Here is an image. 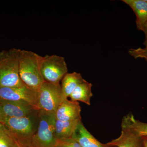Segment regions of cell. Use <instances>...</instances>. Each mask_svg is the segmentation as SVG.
Returning a JSON list of instances; mask_svg holds the SVG:
<instances>
[{"instance_id": "44dd1931", "label": "cell", "mask_w": 147, "mask_h": 147, "mask_svg": "<svg viewBox=\"0 0 147 147\" xmlns=\"http://www.w3.org/2000/svg\"><path fill=\"white\" fill-rule=\"evenodd\" d=\"M142 137V144L143 147H147V136Z\"/></svg>"}, {"instance_id": "ffe728a7", "label": "cell", "mask_w": 147, "mask_h": 147, "mask_svg": "<svg viewBox=\"0 0 147 147\" xmlns=\"http://www.w3.org/2000/svg\"><path fill=\"white\" fill-rule=\"evenodd\" d=\"M6 117L4 114L1 105L0 104V123L4 124L5 122Z\"/></svg>"}, {"instance_id": "7a4b0ae2", "label": "cell", "mask_w": 147, "mask_h": 147, "mask_svg": "<svg viewBox=\"0 0 147 147\" xmlns=\"http://www.w3.org/2000/svg\"><path fill=\"white\" fill-rule=\"evenodd\" d=\"M19 51L12 48L0 52V88L25 86L19 76Z\"/></svg>"}, {"instance_id": "6da1fadb", "label": "cell", "mask_w": 147, "mask_h": 147, "mask_svg": "<svg viewBox=\"0 0 147 147\" xmlns=\"http://www.w3.org/2000/svg\"><path fill=\"white\" fill-rule=\"evenodd\" d=\"M41 56L31 51L19 49V76L27 87L38 92L45 82L40 69Z\"/></svg>"}, {"instance_id": "5b68a950", "label": "cell", "mask_w": 147, "mask_h": 147, "mask_svg": "<svg viewBox=\"0 0 147 147\" xmlns=\"http://www.w3.org/2000/svg\"><path fill=\"white\" fill-rule=\"evenodd\" d=\"M40 69L45 82L60 84V82L68 73V68L65 58L58 55L41 56Z\"/></svg>"}, {"instance_id": "30bf717a", "label": "cell", "mask_w": 147, "mask_h": 147, "mask_svg": "<svg viewBox=\"0 0 147 147\" xmlns=\"http://www.w3.org/2000/svg\"><path fill=\"white\" fill-rule=\"evenodd\" d=\"M81 113V108L79 102L67 99L59 105L55 115L56 119L67 121L82 119Z\"/></svg>"}, {"instance_id": "ba28073f", "label": "cell", "mask_w": 147, "mask_h": 147, "mask_svg": "<svg viewBox=\"0 0 147 147\" xmlns=\"http://www.w3.org/2000/svg\"><path fill=\"white\" fill-rule=\"evenodd\" d=\"M0 99L27 102L36 109L37 92L32 90L26 85L21 87L0 88Z\"/></svg>"}, {"instance_id": "9c48e42d", "label": "cell", "mask_w": 147, "mask_h": 147, "mask_svg": "<svg viewBox=\"0 0 147 147\" xmlns=\"http://www.w3.org/2000/svg\"><path fill=\"white\" fill-rule=\"evenodd\" d=\"M0 104L6 117H24L30 115L38 111L34 106L22 101L0 99Z\"/></svg>"}, {"instance_id": "8fae6325", "label": "cell", "mask_w": 147, "mask_h": 147, "mask_svg": "<svg viewBox=\"0 0 147 147\" xmlns=\"http://www.w3.org/2000/svg\"><path fill=\"white\" fill-rule=\"evenodd\" d=\"M82 147H112L101 144L84 126L82 121L79 123L72 135Z\"/></svg>"}, {"instance_id": "277c9868", "label": "cell", "mask_w": 147, "mask_h": 147, "mask_svg": "<svg viewBox=\"0 0 147 147\" xmlns=\"http://www.w3.org/2000/svg\"><path fill=\"white\" fill-rule=\"evenodd\" d=\"M38 116V127L32 139L30 147H56L55 113L40 110Z\"/></svg>"}, {"instance_id": "5bb4252c", "label": "cell", "mask_w": 147, "mask_h": 147, "mask_svg": "<svg viewBox=\"0 0 147 147\" xmlns=\"http://www.w3.org/2000/svg\"><path fill=\"white\" fill-rule=\"evenodd\" d=\"M92 84L84 79L79 84L69 97L74 101H80L87 105H90L91 98L93 96L92 92Z\"/></svg>"}, {"instance_id": "ac0fdd59", "label": "cell", "mask_w": 147, "mask_h": 147, "mask_svg": "<svg viewBox=\"0 0 147 147\" xmlns=\"http://www.w3.org/2000/svg\"><path fill=\"white\" fill-rule=\"evenodd\" d=\"M145 47H138L136 49L131 48L128 50V53L131 57L135 59H144L147 61V40H145L144 42Z\"/></svg>"}, {"instance_id": "603a6c76", "label": "cell", "mask_w": 147, "mask_h": 147, "mask_svg": "<svg viewBox=\"0 0 147 147\" xmlns=\"http://www.w3.org/2000/svg\"><path fill=\"white\" fill-rule=\"evenodd\" d=\"M146 1H147V0H146Z\"/></svg>"}, {"instance_id": "e0dca14e", "label": "cell", "mask_w": 147, "mask_h": 147, "mask_svg": "<svg viewBox=\"0 0 147 147\" xmlns=\"http://www.w3.org/2000/svg\"><path fill=\"white\" fill-rule=\"evenodd\" d=\"M127 116L133 129L141 137L147 136V123L136 119L131 113H129Z\"/></svg>"}, {"instance_id": "9a60e30c", "label": "cell", "mask_w": 147, "mask_h": 147, "mask_svg": "<svg viewBox=\"0 0 147 147\" xmlns=\"http://www.w3.org/2000/svg\"><path fill=\"white\" fill-rule=\"evenodd\" d=\"M82 119L63 121L56 120L55 136L57 140L72 137L76 127Z\"/></svg>"}, {"instance_id": "7402d4cb", "label": "cell", "mask_w": 147, "mask_h": 147, "mask_svg": "<svg viewBox=\"0 0 147 147\" xmlns=\"http://www.w3.org/2000/svg\"><path fill=\"white\" fill-rule=\"evenodd\" d=\"M142 31L144 32L145 36V40H147V21L146 24H145Z\"/></svg>"}, {"instance_id": "3957f363", "label": "cell", "mask_w": 147, "mask_h": 147, "mask_svg": "<svg viewBox=\"0 0 147 147\" xmlns=\"http://www.w3.org/2000/svg\"><path fill=\"white\" fill-rule=\"evenodd\" d=\"M39 123L38 110L30 115L21 118L6 117L3 124L23 147H30L32 139Z\"/></svg>"}, {"instance_id": "d6986e66", "label": "cell", "mask_w": 147, "mask_h": 147, "mask_svg": "<svg viewBox=\"0 0 147 147\" xmlns=\"http://www.w3.org/2000/svg\"><path fill=\"white\" fill-rule=\"evenodd\" d=\"M56 147H82L72 137L57 139Z\"/></svg>"}, {"instance_id": "52a82bcc", "label": "cell", "mask_w": 147, "mask_h": 147, "mask_svg": "<svg viewBox=\"0 0 147 147\" xmlns=\"http://www.w3.org/2000/svg\"><path fill=\"white\" fill-rule=\"evenodd\" d=\"M121 135L105 144L110 147H143L142 137L131 127L127 115L122 120Z\"/></svg>"}, {"instance_id": "7c38bea8", "label": "cell", "mask_w": 147, "mask_h": 147, "mask_svg": "<svg viewBox=\"0 0 147 147\" xmlns=\"http://www.w3.org/2000/svg\"><path fill=\"white\" fill-rule=\"evenodd\" d=\"M132 9L136 16L137 29L142 31L147 21V1L146 0H122Z\"/></svg>"}, {"instance_id": "4fadbf2b", "label": "cell", "mask_w": 147, "mask_h": 147, "mask_svg": "<svg viewBox=\"0 0 147 147\" xmlns=\"http://www.w3.org/2000/svg\"><path fill=\"white\" fill-rule=\"evenodd\" d=\"M81 74L76 72L67 73L61 80L62 101L67 99L77 86L84 81Z\"/></svg>"}, {"instance_id": "2e32d148", "label": "cell", "mask_w": 147, "mask_h": 147, "mask_svg": "<svg viewBox=\"0 0 147 147\" xmlns=\"http://www.w3.org/2000/svg\"><path fill=\"white\" fill-rule=\"evenodd\" d=\"M0 147H23L3 124L0 123Z\"/></svg>"}, {"instance_id": "8992f818", "label": "cell", "mask_w": 147, "mask_h": 147, "mask_svg": "<svg viewBox=\"0 0 147 147\" xmlns=\"http://www.w3.org/2000/svg\"><path fill=\"white\" fill-rule=\"evenodd\" d=\"M62 101V92L60 84L45 82L37 92L36 109L55 113Z\"/></svg>"}]
</instances>
